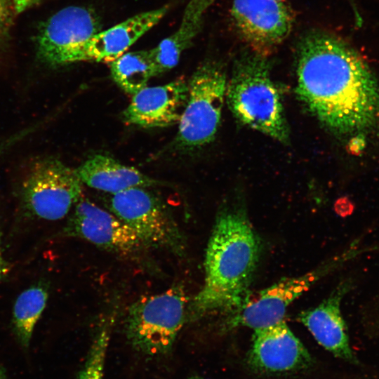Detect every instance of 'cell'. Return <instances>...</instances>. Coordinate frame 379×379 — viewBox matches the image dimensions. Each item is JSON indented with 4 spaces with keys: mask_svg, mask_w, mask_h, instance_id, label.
Returning a JSON list of instances; mask_svg holds the SVG:
<instances>
[{
    "mask_svg": "<svg viewBox=\"0 0 379 379\" xmlns=\"http://www.w3.org/2000/svg\"><path fill=\"white\" fill-rule=\"evenodd\" d=\"M190 379H203V378H198V377H194V378H192Z\"/></svg>",
    "mask_w": 379,
    "mask_h": 379,
    "instance_id": "26",
    "label": "cell"
},
{
    "mask_svg": "<svg viewBox=\"0 0 379 379\" xmlns=\"http://www.w3.org/2000/svg\"><path fill=\"white\" fill-rule=\"evenodd\" d=\"M215 0H190L178 29L151 49L156 76L177 65L182 53L202 28L204 15Z\"/></svg>",
    "mask_w": 379,
    "mask_h": 379,
    "instance_id": "17",
    "label": "cell"
},
{
    "mask_svg": "<svg viewBox=\"0 0 379 379\" xmlns=\"http://www.w3.org/2000/svg\"><path fill=\"white\" fill-rule=\"evenodd\" d=\"M247 362L259 373L280 374L307 369L313 359L283 320L254 330Z\"/></svg>",
    "mask_w": 379,
    "mask_h": 379,
    "instance_id": "12",
    "label": "cell"
},
{
    "mask_svg": "<svg viewBox=\"0 0 379 379\" xmlns=\"http://www.w3.org/2000/svg\"><path fill=\"white\" fill-rule=\"evenodd\" d=\"M44 122H40L36 124L32 125L25 129L21 130L16 133L11 135L3 140H0V157L8 150L12 146L15 145L20 140L25 138L29 134L33 133L36 129L39 128Z\"/></svg>",
    "mask_w": 379,
    "mask_h": 379,
    "instance_id": "22",
    "label": "cell"
},
{
    "mask_svg": "<svg viewBox=\"0 0 379 379\" xmlns=\"http://www.w3.org/2000/svg\"><path fill=\"white\" fill-rule=\"evenodd\" d=\"M83 183L75 170L55 157L35 161L21 187L27 216L46 220L63 218L82 198Z\"/></svg>",
    "mask_w": 379,
    "mask_h": 379,
    "instance_id": "8",
    "label": "cell"
},
{
    "mask_svg": "<svg viewBox=\"0 0 379 379\" xmlns=\"http://www.w3.org/2000/svg\"><path fill=\"white\" fill-rule=\"evenodd\" d=\"M109 64L113 80L131 95L145 88L149 79L156 76L150 50L125 53Z\"/></svg>",
    "mask_w": 379,
    "mask_h": 379,
    "instance_id": "19",
    "label": "cell"
},
{
    "mask_svg": "<svg viewBox=\"0 0 379 379\" xmlns=\"http://www.w3.org/2000/svg\"><path fill=\"white\" fill-rule=\"evenodd\" d=\"M281 1H283V0H281Z\"/></svg>",
    "mask_w": 379,
    "mask_h": 379,
    "instance_id": "27",
    "label": "cell"
},
{
    "mask_svg": "<svg viewBox=\"0 0 379 379\" xmlns=\"http://www.w3.org/2000/svg\"><path fill=\"white\" fill-rule=\"evenodd\" d=\"M355 246L347 248L301 276L287 278L253 294L232 313L226 326H245L253 330L265 328L284 320L289 305L317 281L359 253Z\"/></svg>",
    "mask_w": 379,
    "mask_h": 379,
    "instance_id": "7",
    "label": "cell"
},
{
    "mask_svg": "<svg viewBox=\"0 0 379 379\" xmlns=\"http://www.w3.org/2000/svg\"><path fill=\"white\" fill-rule=\"evenodd\" d=\"M74 170L82 183L111 194L133 187H146L157 183L135 168L101 154L89 157Z\"/></svg>",
    "mask_w": 379,
    "mask_h": 379,
    "instance_id": "16",
    "label": "cell"
},
{
    "mask_svg": "<svg viewBox=\"0 0 379 379\" xmlns=\"http://www.w3.org/2000/svg\"><path fill=\"white\" fill-rule=\"evenodd\" d=\"M114 314L104 318L98 328L82 369L77 379H102L106 354L110 340Z\"/></svg>",
    "mask_w": 379,
    "mask_h": 379,
    "instance_id": "20",
    "label": "cell"
},
{
    "mask_svg": "<svg viewBox=\"0 0 379 379\" xmlns=\"http://www.w3.org/2000/svg\"><path fill=\"white\" fill-rule=\"evenodd\" d=\"M226 98L235 117L249 128L283 143L289 132L267 56L253 51L235 61Z\"/></svg>",
    "mask_w": 379,
    "mask_h": 379,
    "instance_id": "3",
    "label": "cell"
},
{
    "mask_svg": "<svg viewBox=\"0 0 379 379\" xmlns=\"http://www.w3.org/2000/svg\"><path fill=\"white\" fill-rule=\"evenodd\" d=\"M168 11V6H164L143 12L97 32L74 51L70 63L82 61L112 62L155 26Z\"/></svg>",
    "mask_w": 379,
    "mask_h": 379,
    "instance_id": "15",
    "label": "cell"
},
{
    "mask_svg": "<svg viewBox=\"0 0 379 379\" xmlns=\"http://www.w3.org/2000/svg\"><path fill=\"white\" fill-rule=\"evenodd\" d=\"M0 379H6L5 372L1 366H0Z\"/></svg>",
    "mask_w": 379,
    "mask_h": 379,
    "instance_id": "25",
    "label": "cell"
},
{
    "mask_svg": "<svg viewBox=\"0 0 379 379\" xmlns=\"http://www.w3.org/2000/svg\"><path fill=\"white\" fill-rule=\"evenodd\" d=\"M44 0H12L14 13L19 14Z\"/></svg>",
    "mask_w": 379,
    "mask_h": 379,
    "instance_id": "23",
    "label": "cell"
},
{
    "mask_svg": "<svg viewBox=\"0 0 379 379\" xmlns=\"http://www.w3.org/2000/svg\"><path fill=\"white\" fill-rule=\"evenodd\" d=\"M227 80L214 62L199 66L188 82V98L173 142L178 150H190L211 142L218 129Z\"/></svg>",
    "mask_w": 379,
    "mask_h": 379,
    "instance_id": "5",
    "label": "cell"
},
{
    "mask_svg": "<svg viewBox=\"0 0 379 379\" xmlns=\"http://www.w3.org/2000/svg\"><path fill=\"white\" fill-rule=\"evenodd\" d=\"M109 207L148 248H161L178 256L185 253V238L178 224L168 208L145 187L112 194Z\"/></svg>",
    "mask_w": 379,
    "mask_h": 379,
    "instance_id": "6",
    "label": "cell"
},
{
    "mask_svg": "<svg viewBox=\"0 0 379 379\" xmlns=\"http://www.w3.org/2000/svg\"><path fill=\"white\" fill-rule=\"evenodd\" d=\"M100 31L99 18L90 8L65 7L52 15L38 29L35 37L37 55L49 65L70 64L74 51Z\"/></svg>",
    "mask_w": 379,
    "mask_h": 379,
    "instance_id": "10",
    "label": "cell"
},
{
    "mask_svg": "<svg viewBox=\"0 0 379 379\" xmlns=\"http://www.w3.org/2000/svg\"><path fill=\"white\" fill-rule=\"evenodd\" d=\"M13 13L12 0H0V45L8 33Z\"/></svg>",
    "mask_w": 379,
    "mask_h": 379,
    "instance_id": "21",
    "label": "cell"
},
{
    "mask_svg": "<svg viewBox=\"0 0 379 379\" xmlns=\"http://www.w3.org/2000/svg\"><path fill=\"white\" fill-rule=\"evenodd\" d=\"M260 253V240L246 213L235 208L220 212L206 251L204 283L189 302L187 321L235 311L249 294Z\"/></svg>",
    "mask_w": 379,
    "mask_h": 379,
    "instance_id": "2",
    "label": "cell"
},
{
    "mask_svg": "<svg viewBox=\"0 0 379 379\" xmlns=\"http://www.w3.org/2000/svg\"><path fill=\"white\" fill-rule=\"evenodd\" d=\"M351 286V281L340 282L320 304L301 312L298 318L324 348L335 357L358 365L340 310V302Z\"/></svg>",
    "mask_w": 379,
    "mask_h": 379,
    "instance_id": "14",
    "label": "cell"
},
{
    "mask_svg": "<svg viewBox=\"0 0 379 379\" xmlns=\"http://www.w3.org/2000/svg\"><path fill=\"white\" fill-rule=\"evenodd\" d=\"M62 234L77 237L124 257L135 258L148 249L135 232L112 212L81 198Z\"/></svg>",
    "mask_w": 379,
    "mask_h": 379,
    "instance_id": "9",
    "label": "cell"
},
{
    "mask_svg": "<svg viewBox=\"0 0 379 379\" xmlns=\"http://www.w3.org/2000/svg\"><path fill=\"white\" fill-rule=\"evenodd\" d=\"M299 99L327 128L351 133L379 117V84L358 51L342 38L314 29L298 46Z\"/></svg>",
    "mask_w": 379,
    "mask_h": 379,
    "instance_id": "1",
    "label": "cell"
},
{
    "mask_svg": "<svg viewBox=\"0 0 379 379\" xmlns=\"http://www.w3.org/2000/svg\"><path fill=\"white\" fill-rule=\"evenodd\" d=\"M49 295V283L39 280L23 291L16 298L12 315V328L19 343L29 346L34 326Z\"/></svg>",
    "mask_w": 379,
    "mask_h": 379,
    "instance_id": "18",
    "label": "cell"
},
{
    "mask_svg": "<svg viewBox=\"0 0 379 379\" xmlns=\"http://www.w3.org/2000/svg\"><path fill=\"white\" fill-rule=\"evenodd\" d=\"M188 82L178 79L146 86L133 95L123 112V121L142 128H164L178 124L188 98Z\"/></svg>",
    "mask_w": 379,
    "mask_h": 379,
    "instance_id": "13",
    "label": "cell"
},
{
    "mask_svg": "<svg viewBox=\"0 0 379 379\" xmlns=\"http://www.w3.org/2000/svg\"><path fill=\"white\" fill-rule=\"evenodd\" d=\"M2 232L0 228V280L5 279L11 271L9 263L4 259L3 256L1 248Z\"/></svg>",
    "mask_w": 379,
    "mask_h": 379,
    "instance_id": "24",
    "label": "cell"
},
{
    "mask_svg": "<svg viewBox=\"0 0 379 379\" xmlns=\"http://www.w3.org/2000/svg\"><path fill=\"white\" fill-rule=\"evenodd\" d=\"M189 300L183 286L141 297L128 309L124 331L137 351L149 356L168 353L187 321Z\"/></svg>",
    "mask_w": 379,
    "mask_h": 379,
    "instance_id": "4",
    "label": "cell"
},
{
    "mask_svg": "<svg viewBox=\"0 0 379 379\" xmlns=\"http://www.w3.org/2000/svg\"><path fill=\"white\" fill-rule=\"evenodd\" d=\"M231 15L251 51L266 56L290 34L293 16L281 0H234Z\"/></svg>",
    "mask_w": 379,
    "mask_h": 379,
    "instance_id": "11",
    "label": "cell"
}]
</instances>
